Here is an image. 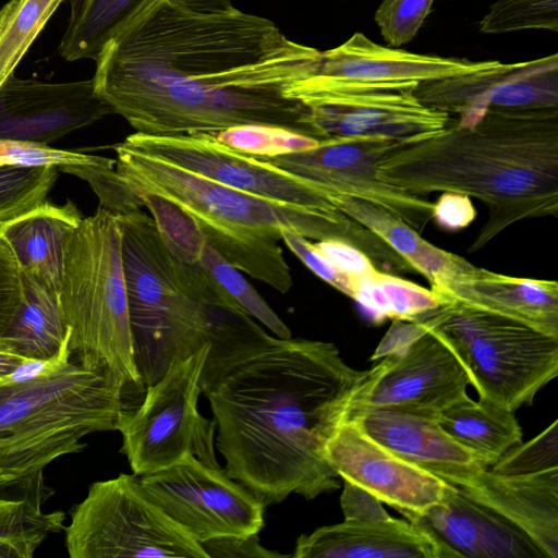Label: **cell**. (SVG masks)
Listing matches in <instances>:
<instances>
[{"mask_svg":"<svg viewBox=\"0 0 558 558\" xmlns=\"http://www.w3.org/2000/svg\"><path fill=\"white\" fill-rule=\"evenodd\" d=\"M322 51L234 7L198 11L156 0L106 44L95 93L135 132L217 133L271 125L316 138L308 109L286 95Z\"/></svg>","mask_w":558,"mask_h":558,"instance_id":"1","label":"cell"},{"mask_svg":"<svg viewBox=\"0 0 558 558\" xmlns=\"http://www.w3.org/2000/svg\"><path fill=\"white\" fill-rule=\"evenodd\" d=\"M366 373L331 342L292 337L238 365L204 393L227 474L266 507L337 490L324 449Z\"/></svg>","mask_w":558,"mask_h":558,"instance_id":"2","label":"cell"},{"mask_svg":"<svg viewBox=\"0 0 558 558\" xmlns=\"http://www.w3.org/2000/svg\"><path fill=\"white\" fill-rule=\"evenodd\" d=\"M378 174L410 193L454 192L488 211L470 251L522 219L558 209V109L487 110L473 124L450 119L437 134L402 144Z\"/></svg>","mask_w":558,"mask_h":558,"instance_id":"3","label":"cell"},{"mask_svg":"<svg viewBox=\"0 0 558 558\" xmlns=\"http://www.w3.org/2000/svg\"><path fill=\"white\" fill-rule=\"evenodd\" d=\"M125 397V386L72 354L37 379L0 383V496L45 502V469L82 452L86 436L116 430Z\"/></svg>","mask_w":558,"mask_h":558,"instance_id":"4","label":"cell"},{"mask_svg":"<svg viewBox=\"0 0 558 558\" xmlns=\"http://www.w3.org/2000/svg\"><path fill=\"white\" fill-rule=\"evenodd\" d=\"M119 179L136 195L150 194L183 210L211 243L226 234L281 240L284 231L306 239L347 242L385 269L397 253L365 227L339 209L295 206L246 193L182 169L162 159L114 146Z\"/></svg>","mask_w":558,"mask_h":558,"instance_id":"5","label":"cell"},{"mask_svg":"<svg viewBox=\"0 0 558 558\" xmlns=\"http://www.w3.org/2000/svg\"><path fill=\"white\" fill-rule=\"evenodd\" d=\"M72 357L132 391L144 390L136 366L117 214L99 206L70 239L59 288Z\"/></svg>","mask_w":558,"mask_h":558,"instance_id":"6","label":"cell"},{"mask_svg":"<svg viewBox=\"0 0 558 558\" xmlns=\"http://www.w3.org/2000/svg\"><path fill=\"white\" fill-rule=\"evenodd\" d=\"M117 216L134 356L146 387L174 359H186L208 344L206 320L192 263L170 252L153 217L141 208Z\"/></svg>","mask_w":558,"mask_h":558,"instance_id":"7","label":"cell"},{"mask_svg":"<svg viewBox=\"0 0 558 558\" xmlns=\"http://www.w3.org/2000/svg\"><path fill=\"white\" fill-rule=\"evenodd\" d=\"M415 319L457 354L478 399L515 412L558 374V337L456 302Z\"/></svg>","mask_w":558,"mask_h":558,"instance_id":"8","label":"cell"},{"mask_svg":"<svg viewBox=\"0 0 558 558\" xmlns=\"http://www.w3.org/2000/svg\"><path fill=\"white\" fill-rule=\"evenodd\" d=\"M209 344L186 359H174L165 375L145 387L141 403L124 404L116 426L122 436L120 452L132 473L160 471L187 454L219 468L216 422L198 410L201 376Z\"/></svg>","mask_w":558,"mask_h":558,"instance_id":"9","label":"cell"},{"mask_svg":"<svg viewBox=\"0 0 558 558\" xmlns=\"http://www.w3.org/2000/svg\"><path fill=\"white\" fill-rule=\"evenodd\" d=\"M70 515L64 532L71 558H207L133 473L90 484Z\"/></svg>","mask_w":558,"mask_h":558,"instance_id":"10","label":"cell"},{"mask_svg":"<svg viewBox=\"0 0 558 558\" xmlns=\"http://www.w3.org/2000/svg\"><path fill=\"white\" fill-rule=\"evenodd\" d=\"M417 82H350L312 74L286 90L310 112L316 138L384 135L412 143L442 131L451 116L421 102Z\"/></svg>","mask_w":558,"mask_h":558,"instance_id":"11","label":"cell"},{"mask_svg":"<svg viewBox=\"0 0 558 558\" xmlns=\"http://www.w3.org/2000/svg\"><path fill=\"white\" fill-rule=\"evenodd\" d=\"M402 144L384 135L333 136L312 149L263 159L311 181L331 203L336 197L369 202L421 233L433 219L434 203L378 174L383 158Z\"/></svg>","mask_w":558,"mask_h":558,"instance_id":"12","label":"cell"},{"mask_svg":"<svg viewBox=\"0 0 558 558\" xmlns=\"http://www.w3.org/2000/svg\"><path fill=\"white\" fill-rule=\"evenodd\" d=\"M148 496L199 544L225 535L259 533L266 506L221 466L192 454L141 475Z\"/></svg>","mask_w":558,"mask_h":558,"instance_id":"13","label":"cell"},{"mask_svg":"<svg viewBox=\"0 0 558 558\" xmlns=\"http://www.w3.org/2000/svg\"><path fill=\"white\" fill-rule=\"evenodd\" d=\"M422 325L424 329L414 340L367 371L348 414L384 409L437 420L441 412L468 397L469 377L459 357L438 335Z\"/></svg>","mask_w":558,"mask_h":558,"instance_id":"14","label":"cell"},{"mask_svg":"<svg viewBox=\"0 0 558 558\" xmlns=\"http://www.w3.org/2000/svg\"><path fill=\"white\" fill-rule=\"evenodd\" d=\"M121 144L246 193L306 208L338 209L311 181L236 150L219 142L213 133L135 132Z\"/></svg>","mask_w":558,"mask_h":558,"instance_id":"15","label":"cell"},{"mask_svg":"<svg viewBox=\"0 0 558 558\" xmlns=\"http://www.w3.org/2000/svg\"><path fill=\"white\" fill-rule=\"evenodd\" d=\"M414 94L424 105L456 114L462 126L487 110L558 109V53L420 83Z\"/></svg>","mask_w":558,"mask_h":558,"instance_id":"16","label":"cell"},{"mask_svg":"<svg viewBox=\"0 0 558 558\" xmlns=\"http://www.w3.org/2000/svg\"><path fill=\"white\" fill-rule=\"evenodd\" d=\"M324 458L339 477L405 518L422 515L453 487L380 445L351 418H344L328 439Z\"/></svg>","mask_w":558,"mask_h":558,"instance_id":"17","label":"cell"},{"mask_svg":"<svg viewBox=\"0 0 558 558\" xmlns=\"http://www.w3.org/2000/svg\"><path fill=\"white\" fill-rule=\"evenodd\" d=\"M112 109L93 80L43 82L12 74L0 88V138L39 145L89 126Z\"/></svg>","mask_w":558,"mask_h":558,"instance_id":"18","label":"cell"},{"mask_svg":"<svg viewBox=\"0 0 558 558\" xmlns=\"http://www.w3.org/2000/svg\"><path fill=\"white\" fill-rule=\"evenodd\" d=\"M373 439L405 461L461 488L488 469L487 462L447 434L437 420L397 410L350 413Z\"/></svg>","mask_w":558,"mask_h":558,"instance_id":"19","label":"cell"},{"mask_svg":"<svg viewBox=\"0 0 558 558\" xmlns=\"http://www.w3.org/2000/svg\"><path fill=\"white\" fill-rule=\"evenodd\" d=\"M459 489L524 534L544 558H558V468L527 474L486 469Z\"/></svg>","mask_w":558,"mask_h":558,"instance_id":"20","label":"cell"},{"mask_svg":"<svg viewBox=\"0 0 558 558\" xmlns=\"http://www.w3.org/2000/svg\"><path fill=\"white\" fill-rule=\"evenodd\" d=\"M294 558H461L429 531L388 519L320 526L296 539Z\"/></svg>","mask_w":558,"mask_h":558,"instance_id":"21","label":"cell"},{"mask_svg":"<svg viewBox=\"0 0 558 558\" xmlns=\"http://www.w3.org/2000/svg\"><path fill=\"white\" fill-rule=\"evenodd\" d=\"M498 60L472 61L384 47L356 32L338 47L322 51L314 74L350 82H430L490 69Z\"/></svg>","mask_w":558,"mask_h":558,"instance_id":"22","label":"cell"},{"mask_svg":"<svg viewBox=\"0 0 558 558\" xmlns=\"http://www.w3.org/2000/svg\"><path fill=\"white\" fill-rule=\"evenodd\" d=\"M441 302H456L506 316L558 337L556 281L514 278L469 264L430 289Z\"/></svg>","mask_w":558,"mask_h":558,"instance_id":"23","label":"cell"},{"mask_svg":"<svg viewBox=\"0 0 558 558\" xmlns=\"http://www.w3.org/2000/svg\"><path fill=\"white\" fill-rule=\"evenodd\" d=\"M407 519L429 531L461 558H544L524 534L454 486L440 504Z\"/></svg>","mask_w":558,"mask_h":558,"instance_id":"24","label":"cell"},{"mask_svg":"<svg viewBox=\"0 0 558 558\" xmlns=\"http://www.w3.org/2000/svg\"><path fill=\"white\" fill-rule=\"evenodd\" d=\"M193 265L209 344L201 376L202 392L205 393L238 365L271 347L278 338L260 327L199 263Z\"/></svg>","mask_w":558,"mask_h":558,"instance_id":"25","label":"cell"},{"mask_svg":"<svg viewBox=\"0 0 558 558\" xmlns=\"http://www.w3.org/2000/svg\"><path fill=\"white\" fill-rule=\"evenodd\" d=\"M83 218L70 199L61 206L46 201L19 217L0 222V238L12 251L21 272L59 293L65 248Z\"/></svg>","mask_w":558,"mask_h":558,"instance_id":"26","label":"cell"},{"mask_svg":"<svg viewBox=\"0 0 558 558\" xmlns=\"http://www.w3.org/2000/svg\"><path fill=\"white\" fill-rule=\"evenodd\" d=\"M21 276L23 298L1 336L20 355L48 360L58 353L69 332L59 295L35 277Z\"/></svg>","mask_w":558,"mask_h":558,"instance_id":"27","label":"cell"},{"mask_svg":"<svg viewBox=\"0 0 558 558\" xmlns=\"http://www.w3.org/2000/svg\"><path fill=\"white\" fill-rule=\"evenodd\" d=\"M332 203L384 241L430 284L450 274L459 262L460 256L425 241L416 230L380 206L353 197H337Z\"/></svg>","mask_w":558,"mask_h":558,"instance_id":"28","label":"cell"},{"mask_svg":"<svg viewBox=\"0 0 558 558\" xmlns=\"http://www.w3.org/2000/svg\"><path fill=\"white\" fill-rule=\"evenodd\" d=\"M454 440L476 452L492 466L504 453L522 442V429L514 412L469 396L437 417Z\"/></svg>","mask_w":558,"mask_h":558,"instance_id":"29","label":"cell"},{"mask_svg":"<svg viewBox=\"0 0 558 558\" xmlns=\"http://www.w3.org/2000/svg\"><path fill=\"white\" fill-rule=\"evenodd\" d=\"M155 1L69 0V21L59 54L66 61L95 60L108 41Z\"/></svg>","mask_w":558,"mask_h":558,"instance_id":"30","label":"cell"},{"mask_svg":"<svg viewBox=\"0 0 558 558\" xmlns=\"http://www.w3.org/2000/svg\"><path fill=\"white\" fill-rule=\"evenodd\" d=\"M43 505L0 496V546L9 558H32L51 533L64 530V513L45 512Z\"/></svg>","mask_w":558,"mask_h":558,"instance_id":"31","label":"cell"},{"mask_svg":"<svg viewBox=\"0 0 558 558\" xmlns=\"http://www.w3.org/2000/svg\"><path fill=\"white\" fill-rule=\"evenodd\" d=\"M63 0H9L0 9V88Z\"/></svg>","mask_w":558,"mask_h":558,"instance_id":"32","label":"cell"},{"mask_svg":"<svg viewBox=\"0 0 558 558\" xmlns=\"http://www.w3.org/2000/svg\"><path fill=\"white\" fill-rule=\"evenodd\" d=\"M197 262L216 279L255 320H258L279 339L292 337L291 330L270 307L255 288L228 263L206 240L203 242Z\"/></svg>","mask_w":558,"mask_h":558,"instance_id":"33","label":"cell"},{"mask_svg":"<svg viewBox=\"0 0 558 558\" xmlns=\"http://www.w3.org/2000/svg\"><path fill=\"white\" fill-rule=\"evenodd\" d=\"M58 173L59 168L53 165H0V222L45 203Z\"/></svg>","mask_w":558,"mask_h":558,"instance_id":"34","label":"cell"},{"mask_svg":"<svg viewBox=\"0 0 558 558\" xmlns=\"http://www.w3.org/2000/svg\"><path fill=\"white\" fill-rule=\"evenodd\" d=\"M213 134L219 142L260 158L312 149L319 143V140L271 125H241Z\"/></svg>","mask_w":558,"mask_h":558,"instance_id":"35","label":"cell"},{"mask_svg":"<svg viewBox=\"0 0 558 558\" xmlns=\"http://www.w3.org/2000/svg\"><path fill=\"white\" fill-rule=\"evenodd\" d=\"M523 29L558 32V0H496L478 23L482 34Z\"/></svg>","mask_w":558,"mask_h":558,"instance_id":"36","label":"cell"},{"mask_svg":"<svg viewBox=\"0 0 558 558\" xmlns=\"http://www.w3.org/2000/svg\"><path fill=\"white\" fill-rule=\"evenodd\" d=\"M116 160L98 155L57 149L48 145L0 138V165H53L59 171L75 174L88 166H106Z\"/></svg>","mask_w":558,"mask_h":558,"instance_id":"37","label":"cell"},{"mask_svg":"<svg viewBox=\"0 0 558 558\" xmlns=\"http://www.w3.org/2000/svg\"><path fill=\"white\" fill-rule=\"evenodd\" d=\"M554 421L535 438L504 453L488 469L499 474H527L558 468V427Z\"/></svg>","mask_w":558,"mask_h":558,"instance_id":"38","label":"cell"},{"mask_svg":"<svg viewBox=\"0 0 558 558\" xmlns=\"http://www.w3.org/2000/svg\"><path fill=\"white\" fill-rule=\"evenodd\" d=\"M435 0H384L374 20L389 47L411 41L430 12Z\"/></svg>","mask_w":558,"mask_h":558,"instance_id":"39","label":"cell"},{"mask_svg":"<svg viewBox=\"0 0 558 558\" xmlns=\"http://www.w3.org/2000/svg\"><path fill=\"white\" fill-rule=\"evenodd\" d=\"M376 280L385 293L392 320H413L439 306L432 290L403 278L378 270Z\"/></svg>","mask_w":558,"mask_h":558,"instance_id":"40","label":"cell"},{"mask_svg":"<svg viewBox=\"0 0 558 558\" xmlns=\"http://www.w3.org/2000/svg\"><path fill=\"white\" fill-rule=\"evenodd\" d=\"M281 240L312 272L351 298L354 281L340 272L312 241L292 231H284Z\"/></svg>","mask_w":558,"mask_h":558,"instance_id":"41","label":"cell"},{"mask_svg":"<svg viewBox=\"0 0 558 558\" xmlns=\"http://www.w3.org/2000/svg\"><path fill=\"white\" fill-rule=\"evenodd\" d=\"M23 298V283L17 262L0 238V335L13 318Z\"/></svg>","mask_w":558,"mask_h":558,"instance_id":"42","label":"cell"},{"mask_svg":"<svg viewBox=\"0 0 558 558\" xmlns=\"http://www.w3.org/2000/svg\"><path fill=\"white\" fill-rule=\"evenodd\" d=\"M314 245L340 272L353 281L369 278L378 271L365 253L347 242L328 239L314 242Z\"/></svg>","mask_w":558,"mask_h":558,"instance_id":"43","label":"cell"},{"mask_svg":"<svg viewBox=\"0 0 558 558\" xmlns=\"http://www.w3.org/2000/svg\"><path fill=\"white\" fill-rule=\"evenodd\" d=\"M207 558H283L291 555L268 549L259 543L258 533L225 535L201 543Z\"/></svg>","mask_w":558,"mask_h":558,"instance_id":"44","label":"cell"},{"mask_svg":"<svg viewBox=\"0 0 558 558\" xmlns=\"http://www.w3.org/2000/svg\"><path fill=\"white\" fill-rule=\"evenodd\" d=\"M342 481L340 506L344 521L373 522L390 517L376 496L349 481Z\"/></svg>","mask_w":558,"mask_h":558,"instance_id":"45","label":"cell"},{"mask_svg":"<svg viewBox=\"0 0 558 558\" xmlns=\"http://www.w3.org/2000/svg\"><path fill=\"white\" fill-rule=\"evenodd\" d=\"M475 216L471 197L465 194L444 192L434 203L433 219L446 231H458L468 227Z\"/></svg>","mask_w":558,"mask_h":558,"instance_id":"46","label":"cell"},{"mask_svg":"<svg viewBox=\"0 0 558 558\" xmlns=\"http://www.w3.org/2000/svg\"><path fill=\"white\" fill-rule=\"evenodd\" d=\"M27 359L20 355L0 335V383Z\"/></svg>","mask_w":558,"mask_h":558,"instance_id":"47","label":"cell"},{"mask_svg":"<svg viewBox=\"0 0 558 558\" xmlns=\"http://www.w3.org/2000/svg\"><path fill=\"white\" fill-rule=\"evenodd\" d=\"M181 4L198 11H221L232 5V0H177Z\"/></svg>","mask_w":558,"mask_h":558,"instance_id":"48","label":"cell"}]
</instances>
